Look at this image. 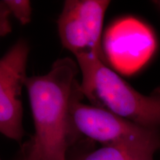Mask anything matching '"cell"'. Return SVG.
<instances>
[{
    "label": "cell",
    "mask_w": 160,
    "mask_h": 160,
    "mask_svg": "<svg viewBox=\"0 0 160 160\" xmlns=\"http://www.w3.org/2000/svg\"><path fill=\"white\" fill-rule=\"evenodd\" d=\"M28 45L20 39L0 60V131L19 143L25 135L22 91L28 78Z\"/></svg>",
    "instance_id": "obj_6"
},
{
    "label": "cell",
    "mask_w": 160,
    "mask_h": 160,
    "mask_svg": "<svg viewBox=\"0 0 160 160\" xmlns=\"http://www.w3.org/2000/svg\"><path fill=\"white\" fill-rule=\"evenodd\" d=\"M84 96L76 85L71 102V117L79 134L102 146L125 145L157 151L160 148L159 130L148 128L94 105L82 102Z\"/></svg>",
    "instance_id": "obj_3"
},
{
    "label": "cell",
    "mask_w": 160,
    "mask_h": 160,
    "mask_svg": "<svg viewBox=\"0 0 160 160\" xmlns=\"http://www.w3.org/2000/svg\"><path fill=\"white\" fill-rule=\"evenodd\" d=\"M102 48L105 62L119 73L131 75L151 59L157 42L148 26L130 17L117 20L106 30Z\"/></svg>",
    "instance_id": "obj_5"
},
{
    "label": "cell",
    "mask_w": 160,
    "mask_h": 160,
    "mask_svg": "<svg viewBox=\"0 0 160 160\" xmlns=\"http://www.w3.org/2000/svg\"><path fill=\"white\" fill-rule=\"evenodd\" d=\"M155 2L157 5L158 7H159V8L160 9V1H157V2Z\"/></svg>",
    "instance_id": "obj_11"
},
{
    "label": "cell",
    "mask_w": 160,
    "mask_h": 160,
    "mask_svg": "<svg viewBox=\"0 0 160 160\" xmlns=\"http://www.w3.org/2000/svg\"><path fill=\"white\" fill-rule=\"evenodd\" d=\"M12 15L11 11L6 5L5 0L0 2V34L5 37L11 32L12 26L10 17Z\"/></svg>",
    "instance_id": "obj_10"
},
{
    "label": "cell",
    "mask_w": 160,
    "mask_h": 160,
    "mask_svg": "<svg viewBox=\"0 0 160 160\" xmlns=\"http://www.w3.org/2000/svg\"><path fill=\"white\" fill-rule=\"evenodd\" d=\"M155 152L143 148L107 145L73 157L71 160H154Z\"/></svg>",
    "instance_id": "obj_7"
},
{
    "label": "cell",
    "mask_w": 160,
    "mask_h": 160,
    "mask_svg": "<svg viewBox=\"0 0 160 160\" xmlns=\"http://www.w3.org/2000/svg\"><path fill=\"white\" fill-rule=\"evenodd\" d=\"M82 73L79 89L92 105L148 128H160V88L145 96L131 87L97 57L77 58Z\"/></svg>",
    "instance_id": "obj_2"
},
{
    "label": "cell",
    "mask_w": 160,
    "mask_h": 160,
    "mask_svg": "<svg viewBox=\"0 0 160 160\" xmlns=\"http://www.w3.org/2000/svg\"><path fill=\"white\" fill-rule=\"evenodd\" d=\"M6 5L13 15L22 25H27L31 20L32 8L28 0H5Z\"/></svg>",
    "instance_id": "obj_8"
},
{
    "label": "cell",
    "mask_w": 160,
    "mask_h": 160,
    "mask_svg": "<svg viewBox=\"0 0 160 160\" xmlns=\"http://www.w3.org/2000/svg\"><path fill=\"white\" fill-rule=\"evenodd\" d=\"M107 0H66L57 19L62 45L76 58L97 57L106 62L102 33Z\"/></svg>",
    "instance_id": "obj_4"
},
{
    "label": "cell",
    "mask_w": 160,
    "mask_h": 160,
    "mask_svg": "<svg viewBox=\"0 0 160 160\" xmlns=\"http://www.w3.org/2000/svg\"><path fill=\"white\" fill-rule=\"evenodd\" d=\"M78 68L71 58L59 59L48 73L25 81L35 126L33 137L45 160H67L68 148L79 134L71 117Z\"/></svg>",
    "instance_id": "obj_1"
},
{
    "label": "cell",
    "mask_w": 160,
    "mask_h": 160,
    "mask_svg": "<svg viewBox=\"0 0 160 160\" xmlns=\"http://www.w3.org/2000/svg\"><path fill=\"white\" fill-rule=\"evenodd\" d=\"M15 160H45L36 142L34 137L22 145L19 155Z\"/></svg>",
    "instance_id": "obj_9"
}]
</instances>
